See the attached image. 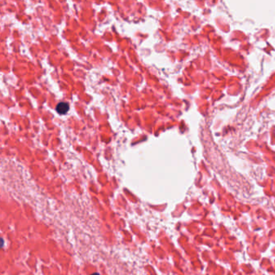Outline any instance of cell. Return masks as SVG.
<instances>
[{
	"label": "cell",
	"instance_id": "6da1fadb",
	"mask_svg": "<svg viewBox=\"0 0 275 275\" xmlns=\"http://www.w3.org/2000/svg\"><path fill=\"white\" fill-rule=\"evenodd\" d=\"M56 110L57 111V113H59L60 115H64L68 112L70 110V106L67 103L65 102H61L60 104H57V106L56 107Z\"/></svg>",
	"mask_w": 275,
	"mask_h": 275
},
{
	"label": "cell",
	"instance_id": "7a4b0ae2",
	"mask_svg": "<svg viewBox=\"0 0 275 275\" xmlns=\"http://www.w3.org/2000/svg\"><path fill=\"white\" fill-rule=\"evenodd\" d=\"M91 275H100V274H99V273H94L93 274H91Z\"/></svg>",
	"mask_w": 275,
	"mask_h": 275
}]
</instances>
